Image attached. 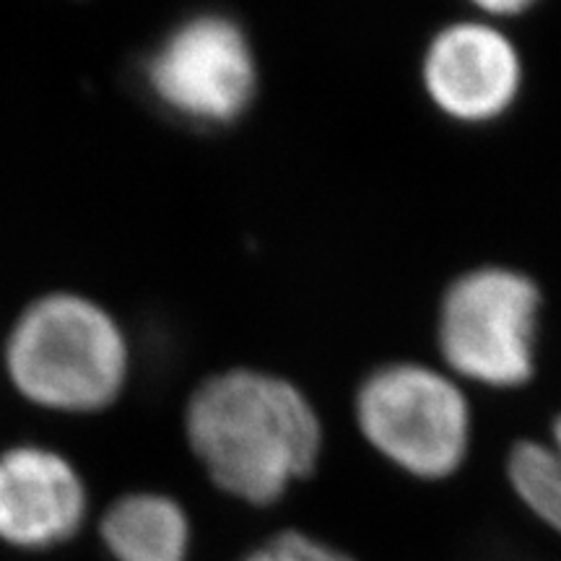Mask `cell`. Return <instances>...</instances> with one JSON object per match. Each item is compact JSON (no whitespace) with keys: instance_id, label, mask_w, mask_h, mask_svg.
<instances>
[{"instance_id":"cell-1","label":"cell","mask_w":561,"mask_h":561,"mask_svg":"<svg viewBox=\"0 0 561 561\" xmlns=\"http://www.w3.org/2000/svg\"><path fill=\"white\" fill-rule=\"evenodd\" d=\"M187 439L210 479L250 504H271L314 468L320 419L289 380L255 369L210 377L185 413Z\"/></svg>"},{"instance_id":"cell-2","label":"cell","mask_w":561,"mask_h":561,"mask_svg":"<svg viewBox=\"0 0 561 561\" xmlns=\"http://www.w3.org/2000/svg\"><path fill=\"white\" fill-rule=\"evenodd\" d=\"M11 382L53 411H100L121 396L128 343L112 314L79 294H47L21 312L5 343Z\"/></svg>"},{"instance_id":"cell-3","label":"cell","mask_w":561,"mask_h":561,"mask_svg":"<svg viewBox=\"0 0 561 561\" xmlns=\"http://www.w3.org/2000/svg\"><path fill=\"white\" fill-rule=\"evenodd\" d=\"M356 421L385 458L419 479L458 471L471 439V411L460 388L421 364L371 371L356 392Z\"/></svg>"},{"instance_id":"cell-4","label":"cell","mask_w":561,"mask_h":561,"mask_svg":"<svg viewBox=\"0 0 561 561\" xmlns=\"http://www.w3.org/2000/svg\"><path fill=\"white\" fill-rule=\"evenodd\" d=\"M541 291L525 273L476 268L447 289L439 310L442 356L462 377L515 388L533 375Z\"/></svg>"},{"instance_id":"cell-5","label":"cell","mask_w":561,"mask_h":561,"mask_svg":"<svg viewBox=\"0 0 561 561\" xmlns=\"http://www.w3.org/2000/svg\"><path fill=\"white\" fill-rule=\"evenodd\" d=\"M144 70L151 94L195 125L237 121L257 87L248 34L221 13L180 21L149 55Z\"/></svg>"},{"instance_id":"cell-6","label":"cell","mask_w":561,"mask_h":561,"mask_svg":"<svg viewBox=\"0 0 561 561\" xmlns=\"http://www.w3.org/2000/svg\"><path fill=\"white\" fill-rule=\"evenodd\" d=\"M515 45L483 21H458L432 39L424 83L439 110L466 123L494 121L520 91Z\"/></svg>"},{"instance_id":"cell-7","label":"cell","mask_w":561,"mask_h":561,"mask_svg":"<svg viewBox=\"0 0 561 561\" xmlns=\"http://www.w3.org/2000/svg\"><path fill=\"white\" fill-rule=\"evenodd\" d=\"M87 515V489L62 455L13 447L0 455V541L50 549L76 536Z\"/></svg>"},{"instance_id":"cell-8","label":"cell","mask_w":561,"mask_h":561,"mask_svg":"<svg viewBox=\"0 0 561 561\" xmlns=\"http://www.w3.org/2000/svg\"><path fill=\"white\" fill-rule=\"evenodd\" d=\"M102 538L117 561H187L191 523L164 494H128L107 510Z\"/></svg>"},{"instance_id":"cell-9","label":"cell","mask_w":561,"mask_h":561,"mask_svg":"<svg viewBox=\"0 0 561 561\" xmlns=\"http://www.w3.org/2000/svg\"><path fill=\"white\" fill-rule=\"evenodd\" d=\"M507 473L517 496L561 533V413L551 424V442H517Z\"/></svg>"},{"instance_id":"cell-10","label":"cell","mask_w":561,"mask_h":561,"mask_svg":"<svg viewBox=\"0 0 561 561\" xmlns=\"http://www.w3.org/2000/svg\"><path fill=\"white\" fill-rule=\"evenodd\" d=\"M244 561H354L346 553H341L333 546L314 541L310 536L301 533H280V536L271 538L268 543L252 551Z\"/></svg>"},{"instance_id":"cell-11","label":"cell","mask_w":561,"mask_h":561,"mask_svg":"<svg viewBox=\"0 0 561 561\" xmlns=\"http://www.w3.org/2000/svg\"><path fill=\"white\" fill-rule=\"evenodd\" d=\"M528 5L530 3H525V0H494V3H481V9L494 13V16H510V13L525 11Z\"/></svg>"}]
</instances>
